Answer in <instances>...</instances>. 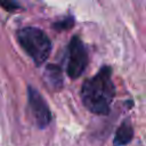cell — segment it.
Instances as JSON below:
<instances>
[{
	"label": "cell",
	"instance_id": "1",
	"mask_svg": "<svg viewBox=\"0 0 146 146\" xmlns=\"http://www.w3.org/2000/svg\"><path fill=\"white\" fill-rule=\"evenodd\" d=\"M114 95L115 88L112 81V68L110 66H103L95 76L86 80L81 88L83 105L97 115L108 114Z\"/></svg>",
	"mask_w": 146,
	"mask_h": 146
},
{
	"label": "cell",
	"instance_id": "2",
	"mask_svg": "<svg viewBox=\"0 0 146 146\" xmlns=\"http://www.w3.org/2000/svg\"><path fill=\"white\" fill-rule=\"evenodd\" d=\"M17 39L24 51L36 65L47 60L51 51V41L43 31L32 26L24 27L17 32Z\"/></svg>",
	"mask_w": 146,
	"mask_h": 146
},
{
	"label": "cell",
	"instance_id": "3",
	"mask_svg": "<svg viewBox=\"0 0 146 146\" xmlns=\"http://www.w3.org/2000/svg\"><path fill=\"white\" fill-rule=\"evenodd\" d=\"M88 64V54L86 47L79 36H73L68 44V59L66 72L71 79H78Z\"/></svg>",
	"mask_w": 146,
	"mask_h": 146
},
{
	"label": "cell",
	"instance_id": "4",
	"mask_svg": "<svg viewBox=\"0 0 146 146\" xmlns=\"http://www.w3.org/2000/svg\"><path fill=\"white\" fill-rule=\"evenodd\" d=\"M27 96H29V104L38 127L40 129H44L51 121V113L47 102L44 100L42 95H40V92L32 87H29Z\"/></svg>",
	"mask_w": 146,
	"mask_h": 146
},
{
	"label": "cell",
	"instance_id": "5",
	"mask_svg": "<svg viewBox=\"0 0 146 146\" xmlns=\"http://www.w3.org/2000/svg\"><path fill=\"white\" fill-rule=\"evenodd\" d=\"M132 137H133L132 125L130 124L129 120H125L116 129L113 144L114 146H125L132 140Z\"/></svg>",
	"mask_w": 146,
	"mask_h": 146
},
{
	"label": "cell",
	"instance_id": "6",
	"mask_svg": "<svg viewBox=\"0 0 146 146\" xmlns=\"http://www.w3.org/2000/svg\"><path fill=\"white\" fill-rule=\"evenodd\" d=\"M46 80H47V83L51 88L60 89L62 88V83H63L60 68L58 66H56V65H49L46 68Z\"/></svg>",
	"mask_w": 146,
	"mask_h": 146
},
{
	"label": "cell",
	"instance_id": "7",
	"mask_svg": "<svg viewBox=\"0 0 146 146\" xmlns=\"http://www.w3.org/2000/svg\"><path fill=\"white\" fill-rule=\"evenodd\" d=\"M73 24H74L73 18L72 17H66V18L59 21V22H56L54 24V27L56 30H59V31L60 30H67V29H71L73 26Z\"/></svg>",
	"mask_w": 146,
	"mask_h": 146
},
{
	"label": "cell",
	"instance_id": "8",
	"mask_svg": "<svg viewBox=\"0 0 146 146\" xmlns=\"http://www.w3.org/2000/svg\"><path fill=\"white\" fill-rule=\"evenodd\" d=\"M0 5L2 8H5L7 11L14 13L17 9H19V5L15 0H0Z\"/></svg>",
	"mask_w": 146,
	"mask_h": 146
}]
</instances>
